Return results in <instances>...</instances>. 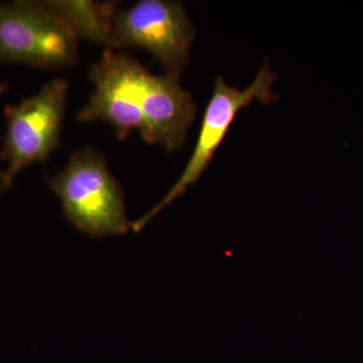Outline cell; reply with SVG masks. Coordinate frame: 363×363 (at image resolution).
Here are the masks:
<instances>
[{
  "mask_svg": "<svg viewBox=\"0 0 363 363\" xmlns=\"http://www.w3.org/2000/svg\"><path fill=\"white\" fill-rule=\"evenodd\" d=\"M78 52L77 38L35 1L0 4V62L68 68Z\"/></svg>",
  "mask_w": 363,
  "mask_h": 363,
  "instance_id": "5b68a950",
  "label": "cell"
},
{
  "mask_svg": "<svg viewBox=\"0 0 363 363\" xmlns=\"http://www.w3.org/2000/svg\"><path fill=\"white\" fill-rule=\"evenodd\" d=\"M276 80V74L272 71L269 63L264 64L255 80L242 90L227 84L221 76L216 78L213 92L205 108L194 150L186 164L185 169L168 194L149 212L133 222V231L140 233L164 208L171 204L177 198L185 194L188 188L199 180L213 159L215 152L225 140L238 112L245 107L250 106L255 100L269 104L276 99L277 96L272 91V85Z\"/></svg>",
  "mask_w": 363,
  "mask_h": 363,
  "instance_id": "3957f363",
  "label": "cell"
},
{
  "mask_svg": "<svg viewBox=\"0 0 363 363\" xmlns=\"http://www.w3.org/2000/svg\"><path fill=\"white\" fill-rule=\"evenodd\" d=\"M69 83L54 79L39 92L4 108L6 131L0 160V194L13 187L16 176L35 162H44L59 149Z\"/></svg>",
  "mask_w": 363,
  "mask_h": 363,
  "instance_id": "7a4b0ae2",
  "label": "cell"
},
{
  "mask_svg": "<svg viewBox=\"0 0 363 363\" xmlns=\"http://www.w3.org/2000/svg\"><path fill=\"white\" fill-rule=\"evenodd\" d=\"M195 33L185 6L179 1L142 0L117 11L114 18L117 49L145 50L172 75L180 76L187 67Z\"/></svg>",
  "mask_w": 363,
  "mask_h": 363,
  "instance_id": "277c9868",
  "label": "cell"
},
{
  "mask_svg": "<svg viewBox=\"0 0 363 363\" xmlns=\"http://www.w3.org/2000/svg\"><path fill=\"white\" fill-rule=\"evenodd\" d=\"M35 4L64 23L77 39L117 49L113 40V23L118 1L90 0H45Z\"/></svg>",
  "mask_w": 363,
  "mask_h": 363,
  "instance_id": "ba28073f",
  "label": "cell"
},
{
  "mask_svg": "<svg viewBox=\"0 0 363 363\" xmlns=\"http://www.w3.org/2000/svg\"><path fill=\"white\" fill-rule=\"evenodd\" d=\"M48 184L58 196L71 225L91 238L123 235L131 229L123 188L104 157L86 147L72 155L63 171Z\"/></svg>",
  "mask_w": 363,
  "mask_h": 363,
  "instance_id": "6da1fadb",
  "label": "cell"
},
{
  "mask_svg": "<svg viewBox=\"0 0 363 363\" xmlns=\"http://www.w3.org/2000/svg\"><path fill=\"white\" fill-rule=\"evenodd\" d=\"M147 73L149 70L133 57L105 50L101 59L91 67L89 78L94 91L76 116L78 123L104 121L121 140L131 131L142 130Z\"/></svg>",
  "mask_w": 363,
  "mask_h": 363,
  "instance_id": "8992f818",
  "label": "cell"
},
{
  "mask_svg": "<svg viewBox=\"0 0 363 363\" xmlns=\"http://www.w3.org/2000/svg\"><path fill=\"white\" fill-rule=\"evenodd\" d=\"M9 89V85L4 82H0V94H4Z\"/></svg>",
  "mask_w": 363,
  "mask_h": 363,
  "instance_id": "9c48e42d",
  "label": "cell"
},
{
  "mask_svg": "<svg viewBox=\"0 0 363 363\" xmlns=\"http://www.w3.org/2000/svg\"><path fill=\"white\" fill-rule=\"evenodd\" d=\"M196 113L197 105L182 87L180 76L155 75L149 71L140 130L145 143L162 145L169 152L181 149Z\"/></svg>",
  "mask_w": 363,
  "mask_h": 363,
  "instance_id": "52a82bcc",
  "label": "cell"
}]
</instances>
